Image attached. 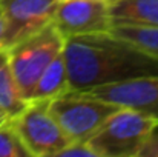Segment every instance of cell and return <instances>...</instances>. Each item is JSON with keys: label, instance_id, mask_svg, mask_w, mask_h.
Returning a JSON list of instances; mask_svg holds the SVG:
<instances>
[{"label": "cell", "instance_id": "obj_1", "mask_svg": "<svg viewBox=\"0 0 158 157\" xmlns=\"http://www.w3.org/2000/svg\"><path fill=\"white\" fill-rule=\"evenodd\" d=\"M63 55L75 91L158 74V57L110 31L64 39Z\"/></svg>", "mask_w": 158, "mask_h": 157}, {"label": "cell", "instance_id": "obj_2", "mask_svg": "<svg viewBox=\"0 0 158 157\" xmlns=\"http://www.w3.org/2000/svg\"><path fill=\"white\" fill-rule=\"evenodd\" d=\"M158 126L155 119L129 108L115 109L91 136L88 145L97 157H138V153Z\"/></svg>", "mask_w": 158, "mask_h": 157}, {"label": "cell", "instance_id": "obj_3", "mask_svg": "<svg viewBox=\"0 0 158 157\" xmlns=\"http://www.w3.org/2000/svg\"><path fill=\"white\" fill-rule=\"evenodd\" d=\"M64 37L52 23L42 31L14 43L8 52L9 65L25 100H31L34 86L48 65L63 51Z\"/></svg>", "mask_w": 158, "mask_h": 157}, {"label": "cell", "instance_id": "obj_4", "mask_svg": "<svg viewBox=\"0 0 158 157\" xmlns=\"http://www.w3.org/2000/svg\"><path fill=\"white\" fill-rule=\"evenodd\" d=\"M48 108L71 143L88 142L106 119L118 109V106L89 93L75 89L48 100Z\"/></svg>", "mask_w": 158, "mask_h": 157}, {"label": "cell", "instance_id": "obj_5", "mask_svg": "<svg viewBox=\"0 0 158 157\" xmlns=\"http://www.w3.org/2000/svg\"><path fill=\"white\" fill-rule=\"evenodd\" d=\"M31 157H57L71 142L48 108V100H29L11 119Z\"/></svg>", "mask_w": 158, "mask_h": 157}, {"label": "cell", "instance_id": "obj_6", "mask_svg": "<svg viewBox=\"0 0 158 157\" xmlns=\"http://www.w3.org/2000/svg\"><path fill=\"white\" fill-rule=\"evenodd\" d=\"M52 25L64 39L107 33L112 28L109 5L98 0H57Z\"/></svg>", "mask_w": 158, "mask_h": 157}, {"label": "cell", "instance_id": "obj_7", "mask_svg": "<svg viewBox=\"0 0 158 157\" xmlns=\"http://www.w3.org/2000/svg\"><path fill=\"white\" fill-rule=\"evenodd\" d=\"M55 5L57 0H0L5 22L3 48L51 25Z\"/></svg>", "mask_w": 158, "mask_h": 157}, {"label": "cell", "instance_id": "obj_8", "mask_svg": "<svg viewBox=\"0 0 158 157\" xmlns=\"http://www.w3.org/2000/svg\"><path fill=\"white\" fill-rule=\"evenodd\" d=\"M85 93H89L118 108L138 111L158 122V74L95 86L86 89Z\"/></svg>", "mask_w": 158, "mask_h": 157}, {"label": "cell", "instance_id": "obj_9", "mask_svg": "<svg viewBox=\"0 0 158 157\" xmlns=\"http://www.w3.org/2000/svg\"><path fill=\"white\" fill-rule=\"evenodd\" d=\"M109 14L112 26H158V0H115Z\"/></svg>", "mask_w": 158, "mask_h": 157}, {"label": "cell", "instance_id": "obj_10", "mask_svg": "<svg viewBox=\"0 0 158 157\" xmlns=\"http://www.w3.org/2000/svg\"><path fill=\"white\" fill-rule=\"evenodd\" d=\"M69 89H71V85H69L68 68H66L64 55L61 51L39 77L34 86L31 100H51Z\"/></svg>", "mask_w": 158, "mask_h": 157}, {"label": "cell", "instance_id": "obj_11", "mask_svg": "<svg viewBox=\"0 0 158 157\" xmlns=\"http://www.w3.org/2000/svg\"><path fill=\"white\" fill-rule=\"evenodd\" d=\"M28 103L23 99L15 77L12 74L8 52L5 48L0 50V109L9 117H15Z\"/></svg>", "mask_w": 158, "mask_h": 157}, {"label": "cell", "instance_id": "obj_12", "mask_svg": "<svg viewBox=\"0 0 158 157\" xmlns=\"http://www.w3.org/2000/svg\"><path fill=\"white\" fill-rule=\"evenodd\" d=\"M110 33L158 57V26H112Z\"/></svg>", "mask_w": 158, "mask_h": 157}, {"label": "cell", "instance_id": "obj_13", "mask_svg": "<svg viewBox=\"0 0 158 157\" xmlns=\"http://www.w3.org/2000/svg\"><path fill=\"white\" fill-rule=\"evenodd\" d=\"M0 157H31L11 119L0 123Z\"/></svg>", "mask_w": 158, "mask_h": 157}, {"label": "cell", "instance_id": "obj_14", "mask_svg": "<svg viewBox=\"0 0 158 157\" xmlns=\"http://www.w3.org/2000/svg\"><path fill=\"white\" fill-rule=\"evenodd\" d=\"M57 157H97L94 150L88 145V142H74L69 143L64 150L60 151Z\"/></svg>", "mask_w": 158, "mask_h": 157}, {"label": "cell", "instance_id": "obj_15", "mask_svg": "<svg viewBox=\"0 0 158 157\" xmlns=\"http://www.w3.org/2000/svg\"><path fill=\"white\" fill-rule=\"evenodd\" d=\"M138 157H158V131L157 128L149 134L146 142L143 143Z\"/></svg>", "mask_w": 158, "mask_h": 157}, {"label": "cell", "instance_id": "obj_16", "mask_svg": "<svg viewBox=\"0 0 158 157\" xmlns=\"http://www.w3.org/2000/svg\"><path fill=\"white\" fill-rule=\"evenodd\" d=\"M3 31H5V22H3V12L0 6V50L3 48Z\"/></svg>", "mask_w": 158, "mask_h": 157}, {"label": "cell", "instance_id": "obj_17", "mask_svg": "<svg viewBox=\"0 0 158 157\" xmlns=\"http://www.w3.org/2000/svg\"><path fill=\"white\" fill-rule=\"evenodd\" d=\"M8 119H9V117H8V116H6V114L2 111V109H0V123H2V122H6Z\"/></svg>", "mask_w": 158, "mask_h": 157}, {"label": "cell", "instance_id": "obj_18", "mask_svg": "<svg viewBox=\"0 0 158 157\" xmlns=\"http://www.w3.org/2000/svg\"><path fill=\"white\" fill-rule=\"evenodd\" d=\"M98 2H103V3H107V5H112L115 0H98Z\"/></svg>", "mask_w": 158, "mask_h": 157}]
</instances>
